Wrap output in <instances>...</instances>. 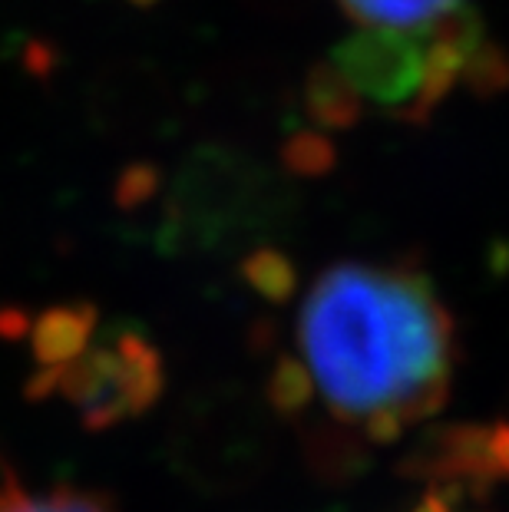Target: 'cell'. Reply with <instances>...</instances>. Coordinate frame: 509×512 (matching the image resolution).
<instances>
[{
  "label": "cell",
  "instance_id": "cell-1",
  "mask_svg": "<svg viewBox=\"0 0 509 512\" xmlns=\"http://www.w3.org/2000/svg\"><path fill=\"white\" fill-rule=\"evenodd\" d=\"M298 370L331 417L391 440L443 407L457 324L424 271L341 261L311 281L295 321Z\"/></svg>",
  "mask_w": 509,
  "mask_h": 512
},
{
  "label": "cell",
  "instance_id": "cell-2",
  "mask_svg": "<svg viewBox=\"0 0 509 512\" xmlns=\"http://www.w3.org/2000/svg\"><path fill=\"white\" fill-rule=\"evenodd\" d=\"M480 34L453 14L420 30L361 27L308 83V106L321 123L348 126L364 110L424 116L463 73L480 70Z\"/></svg>",
  "mask_w": 509,
  "mask_h": 512
},
{
  "label": "cell",
  "instance_id": "cell-3",
  "mask_svg": "<svg viewBox=\"0 0 509 512\" xmlns=\"http://www.w3.org/2000/svg\"><path fill=\"white\" fill-rule=\"evenodd\" d=\"M166 370L149 337L129 328H96L80 354L67 364L37 370L27 380V397H60L80 413L86 430L103 433L116 423L146 413L162 394Z\"/></svg>",
  "mask_w": 509,
  "mask_h": 512
},
{
  "label": "cell",
  "instance_id": "cell-4",
  "mask_svg": "<svg viewBox=\"0 0 509 512\" xmlns=\"http://www.w3.org/2000/svg\"><path fill=\"white\" fill-rule=\"evenodd\" d=\"M96 328H100V314L90 304H60V308L43 311L30 331V351H34L37 370L67 364L73 354L83 351Z\"/></svg>",
  "mask_w": 509,
  "mask_h": 512
},
{
  "label": "cell",
  "instance_id": "cell-5",
  "mask_svg": "<svg viewBox=\"0 0 509 512\" xmlns=\"http://www.w3.org/2000/svg\"><path fill=\"white\" fill-rule=\"evenodd\" d=\"M357 27L420 30L463 10V0H338Z\"/></svg>",
  "mask_w": 509,
  "mask_h": 512
},
{
  "label": "cell",
  "instance_id": "cell-6",
  "mask_svg": "<svg viewBox=\"0 0 509 512\" xmlns=\"http://www.w3.org/2000/svg\"><path fill=\"white\" fill-rule=\"evenodd\" d=\"M0 512H116L110 499L80 493V489H50V493L34 496L17 483L14 473H4L0 483Z\"/></svg>",
  "mask_w": 509,
  "mask_h": 512
},
{
  "label": "cell",
  "instance_id": "cell-7",
  "mask_svg": "<svg viewBox=\"0 0 509 512\" xmlns=\"http://www.w3.org/2000/svg\"><path fill=\"white\" fill-rule=\"evenodd\" d=\"M133 4H156V0H133Z\"/></svg>",
  "mask_w": 509,
  "mask_h": 512
}]
</instances>
